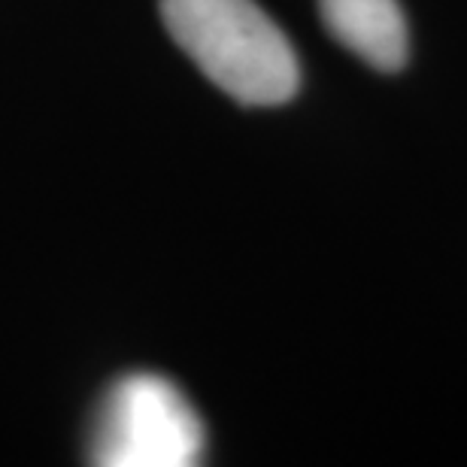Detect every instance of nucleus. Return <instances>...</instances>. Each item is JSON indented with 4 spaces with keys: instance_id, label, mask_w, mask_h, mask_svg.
Listing matches in <instances>:
<instances>
[{
    "instance_id": "obj_1",
    "label": "nucleus",
    "mask_w": 467,
    "mask_h": 467,
    "mask_svg": "<svg viewBox=\"0 0 467 467\" xmlns=\"http://www.w3.org/2000/svg\"><path fill=\"white\" fill-rule=\"evenodd\" d=\"M176 46L243 107H279L301 86L295 49L255 0H161Z\"/></svg>"
},
{
    "instance_id": "obj_2",
    "label": "nucleus",
    "mask_w": 467,
    "mask_h": 467,
    "mask_svg": "<svg viewBox=\"0 0 467 467\" xmlns=\"http://www.w3.org/2000/svg\"><path fill=\"white\" fill-rule=\"evenodd\" d=\"M203 443L201 416L171 379L130 373L100 400L88 462L98 467H194L201 464Z\"/></svg>"
},
{
    "instance_id": "obj_3",
    "label": "nucleus",
    "mask_w": 467,
    "mask_h": 467,
    "mask_svg": "<svg viewBox=\"0 0 467 467\" xmlns=\"http://www.w3.org/2000/svg\"><path fill=\"white\" fill-rule=\"evenodd\" d=\"M328 34L377 70H400L410 55V31L398 0H319Z\"/></svg>"
}]
</instances>
